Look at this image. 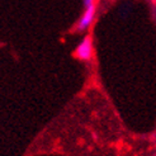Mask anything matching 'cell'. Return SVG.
Masks as SVG:
<instances>
[{
	"mask_svg": "<svg viewBox=\"0 0 156 156\" xmlns=\"http://www.w3.org/2000/svg\"><path fill=\"white\" fill-rule=\"evenodd\" d=\"M152 2H154V3H156V0H152Z\"/></svg>",
	"mask_w": 156,
	"mask_h": 156,
	"instance_id": "277c9868",
	"label": "cell"
},
{
	"mask_svg": "<svg viewBox=\"0 0 156 156\" xmlns=\"http://www.w3.org/2000/svg\"><path fill=\"white\" fill-rule=\"evenodd\" d=\"M95 13H97V8H95V4H93L88 8H85V10L83 13V15L80 17V19L77 20L76 26H75V30L77 33H81V32H85L94 22V18H95Z\"/></svg>",
	"mask_w": 156,
	"mask_h": 156,
	"instance_id": "7a4b0ae2",
	"label": "cell"
},
{
	"mask_svg": "<svg viewBox=\"0 0 156 156\" xmlns=\"http://www.w3.org/2000/svg\"><path fill=\"white\" fill-rule=\"evenodd\" d=\"M83 3H84V8H88L93 4H95V0H83Z\"/></svg>",
	"mask_w": 156,
	"mask_h": 156,
	"instance_id": "3957f363",
	"label": "cell"
},
{
	"mask_svg": "<svg viewBox=\"0 0 156 156\" xmlns=\"http://www.w3.org/2000/svg\"><path fill=\"white\" fill-rule=\"evenodd\" d=\"M93 52H94V50H93L91 36H85L83 38V41L80 42V44L74 51V57L81 61H90L93 57Z\"/></svg>",
	"mask_w": 156,
	"mask_h": 156,
	"instance_id": "6da1fadb",
	"label": "cell"
}]
</instances>
